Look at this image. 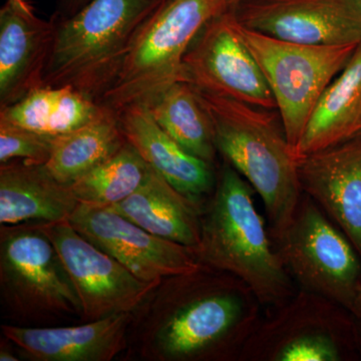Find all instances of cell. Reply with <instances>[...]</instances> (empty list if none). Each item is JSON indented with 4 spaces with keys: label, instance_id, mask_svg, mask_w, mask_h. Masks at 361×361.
<instances>
[{
    "label": "cell",
    "instance_id": "6da1fadb",
    "mask_svg": "<svg viewBox=\"0 0 361 361\" xmlns=\"http://www.w3.org/2000/svg\"><path fill=\"white\" fill-rule=\"evenodd\" d=\"M264 314L248 285L201 264L161 279L133 312L126 360L239 361Z\"/></svg>",
    "mask_w": 361,
    "mask_h": 361
},
{
    "label": "cell",
    "instance_id": "7a4b0ae2",
    "mask_svg": "<svg viewBox=\"0 0 361 361\" xmlns=\"http://www.w3.org/2000/svg\"><path fill=\"white\" fill-rule=\"evenodd\" d=\"M255 190L223 160L212 195L202 207L201 239L195 248L201 264L229 273L250 287L264 311L286 302L298 289L285 269Z\"/></svg>",
    "mask_w": 361,
    "mask_h": 361
},
{
    "label": "cell",
    "instance_id": "3957f363",
    "mask_svg": "<svg viewBox=\"0 0 361 361\" xmlns=\"http://www.w3.org/2000/svg\"><path fill=\"white\" fill-rule=\"evenodd\" d=\"M195 92L212 123L218 154L259 195L271 238H276L290 224L303 194L279 113L205 90Z\"/></svg>",
    "mask_w": 361,
    "mask_h": 361
},
{
    "label": "cell",
    "instance_id": "277c9868",
    "mask_svg": "<svg viewBox=\"0 0 361 361\" xmlns=\"http://www.w3.org/2000/svg\"><path fill=\"white\" fill-rule=\"evenodd\" d=\"M161 0H90L56 26L42 87L71 85L99 101Z\"/></svg>",
    "mask_w": 361,
    "mask_h": 361
},
{
    "label": "cell",
    "instance_id": "5b68a950",
    "mask_svg": "<svg viewBox=\"0 0 361 361\" xmlns=\"http://www.w3.org/2000/svg\"><path fill=\"white\" fill-rule=\"evenodd\" d=\"M0 303L8 324L47 327L84 322L77 291L39 223L0 228Z\"/></svg>",
    "mask_w": 361,
    "mask_h": 361
},
{
    "label": "cell",
    "instance_id": "8992f818",
    "mask_svg": "<svg viewBox=\"0 0 361 361\" xmlns=\"http://www.w3.org/2000/svg\"><path fill=\"white\" fill-rule=\"evenodd\" d=\"M228 7L229 0H161L97 103L118 113L148 104L179 82L190 45L206 23Z\"/></svg>",
    "mask_w": 361,
    "mask_h": 361
},
{
    "label": "cell",
    "instance_id": "52a82bcc",
    "mask_svg": "<svg viewBox=\"0 0 361 361\" xmlns=\"http://www.w3.org/2000/svg\"><path fill=\"white\" fill-rule=\"evenodd\" d=\"M235 26L274 96L287 142L295 157L320 97L344 70L358 44H297L250 30L236 20Z\"/></svg>",
    "mask_w": 361,
    "mask_h": 361
},
{
    "label": "cell",
    "instance_id": "ba28073f",
    "mask_svg": "<svg viewBox=\"0 0 361 361\" xmlns=\"http://www.w3.org/2000/svg\"><path fill=\"white\" fill-rule=\"evenodd\" d=\"M355 323L343 306L298 288L286 302L264 311L239 361L360 360Z\"/></svg>",
    "mask_w": 361,
    "mask_h": 361
},
{
    "label": "cell",
    "instance_id": "9c48e42d",
    "mask_svg": "<svg viewBox=\"0 0 361 361\" xmlns=\"http://www.w3.org/2000/svg\"><path fill=\"white\" fill-rule=\"evenodd\" d=\"M272 241L298 288L353 313L361 278L360 254L310 197L302 194L290 224Z\"/></svg>",
    "mask_w": 361,
    "mask_h": 361
},
{
    "label": "cell",
    "instance_id": "30bf717a",
    "mask_svg": "<svg viewBox=\"0 0 361 361\" xmlns=\"http://www.w3.org/2000/svg\"><path fill=\"white\" fill-rule=\"evenodd\" d=\"M180 80L195 89L277 110L262 71L237 32L229 7L209 20L190 45Z\"/></svg>",
    "mask_w": 361,
    "mask_h": 361
},
{
    "label": "cell",
    "instance_id": "8fae6325",
    "mask_svg": "<svg viewBox=\"0 0 361 361\" xmlns=\"http://www.w3.org/2000/svg\"><path fill=\"white\" fill-rule=\"evenodd\" d=\"M39 224L56 246L77 291L84 322L134 312L158 283L135 277L80 235L70 221Z\"/></svg>",
    "mask_w": 361,
    "mask_h": 361
},
{
    "label": "cell",
    "instance_id": "7c38bea8",
    "mask_svg": "<svg viewBox=\"0 0 361 361\" xmlns=\"http://www.w3.org/2000/svg\"><path fill=\"white\" fill-rule=\"evenodd\" d=\"M229 9L240 25L287 42L361 44V0H242Z\"/></svg>",
    "mask_w": 361,
    "mask_h": 361
},
{
    "label": "cell",
    "instance_id": "4fadbf2b",
    "mask_svg": "<svg viewBox=\"0 0 361 361\" xmlns=\"http://www.w3.org/2000/svg\"><path fill=\"white\" fill-rule=\"evenodd\" d=\"M68 221L142 281L159 282L200 265L193 247L160 238L110 208L78 204Z\"/></svg>",
    "mask_w": 361,
    "mask_h": 361
},
{
    "label": "cell",
    "instance_id": "5bb4252c",
    "mask_svg": "<svg viewBox=\"0 0 361 361\" xmlns=\"http://www.w3.org/2000/svg\"><path fill=\"white\" fill-rule=\"evenodd\" d=\"M303 194L345 234L361 258V135L296 159Z\"/></svg>",
    "mask_w": 361,
    "mask_h": 361
},
{
    "label": "cell",
    "instance_id": "9a60e30c",
    "mask_svg": "<svg viewBox=\"0 0 361 361\" xmlns=\"http://www.w3.org/2000/svg\"><path fill=\"white\" fill-rule=\"evenodd\" d=\"M133 313L92 322L47 327L2 324L1 336L13 342L20 360L111 361L125 353Z\"/></svg>",
    "mask_w": 361,
    "mask_h": 361
},
{
    "label": "cell",
    "instance_id": "2e32d148",
    "mask_svg": "<svg viewBox=\"0 0 361 361\" xmlns=\"http://www.w3.org/2000/svg\"><path fill=\"white\" fill-rule=\"evenodd\" d=\"M116 115L126 140L149 167L180 193L203 207L217 182L215 165L182 148L157 123L146 104H133Z\"/></svg>",
    "mask_w": 361,
    "mask_h": 361
},
{
    "label": "cell",
    "instance_id": "e0dca14e",
    "mask_svg": "<svg viewBox=\"0 0 361 361\" xmlns=\"http://www.w3.org/2000/svg\"><path fill=\"white\" fill-rule=\"evenodd\" d=\"M56 25L8 0L0 11V103H16L42 87Z\"/></svg>",
    "mask_w": 361,
    "mask_h": 361
},
{
    "label": "cell",
    "instance_id": "ac0fdd59",
    "mask_svg": "<svg viewBox=\"0 0 361 361\" xmlns=\"http://www.w3.org/2000/svg\"><path fill=\"white\" fill-rule=\"evenodd\" d=\"M78 202L45 165L13 161L0 165V225L70 219Z\"/></svg>",
    "mask_w": 361,
    "mask_h": 361
},
{
    "label": "cell",
    "instance_id": "d6986e66",
    "mask_svg": "<svg viewBox=\"0 0 361 361\" xmlns=\"http://www.w3.org/2000/svg\"><path fill=\"white\" fill-rule=\"evenodd\" d=\"M110 209L160 238L193 248L200 243L202 207L152 168L137 191Z\"/></svg>",
    "mask_w": 361,
    "mask_h": 361
},
{
    "label": "cell",
    "instance_id": "ffe728a7",
    "mask_svg": "<svg viewBox=\"0 0 361 361\" xmlns=\"http://www.w3.org/2000/svg\"><path fill=\"white\" fill-rule=\"evenodd\" d=\"M361 135V44L344 70L325 89L310 121L295 158Z\"/></svg>",
    "mask_w": 361,
    "mask_h": 361
},
{
    "label": "cell",
    "instance_id": "44dd1931",
    "mask_svg": "<svg viewBox=\"0 0 361 361\" xmlns=\"http://www.w3.org/2000/svg\"><path fill=\"white\" fill-rule=\"evenodd\" d=\"M104 109L71 85L39 87L1 108L0 122L58 139L92 122Z\"/></svg>",
    "mask_w": 361,
    "mask_h": 361
},
{
    "label": "cell",
    "instance_id": "7402d4cb",
    "mask_svg": "<svg viewBox=\"0 0 361 361\" xmlns=\"http://www.w3.org/2000/svg\"><path fill=\"white\" fill-rule=\"evenodd\" d=\"M126 142L118 115L104 106L92 122L56 140L45 167L61 184L71 186Z\"/></svg>",
    "mask_w": 361,
    "mask_h": 361
},
{
    "label": "cell",
    "instance_id": "603a6c76",
    "mask_svg": "<svg viewBox=\"0 0 361 361\" xmlns=\"http://www.w3.org/2000/svg\"><path fill=\"white\" fill-rule=\"evenodd\" d=\"M146 106L157 123L182 148L215 165L218 151L212 123L191 85L176 82Z\"/></svg>",
    "mask_w": 361,
    "mask_h": 361
},
{
    "label": "cell",
    "instance_id": "cb8c5ba5",
    "mask_svg": "<svg viewBox=\"0 0 361 361\" xmlns=\"http://www.w3.org/2000/svg\"><path fill=\"white\" fill-rule=\"evenodd\" d=\"M149 166L127 141L96 168L71 185L78 204L110 208L137 191L148 175Z\"/></svg>",
    "mask_w": 361,
    "mask_h": 361
},
{
    "label": "cell",
    "instance_id": "d4e9b609",
    "mask_svg": "<svg viewBox=\"0 0 361 361\" xmlns=\"http://www.w3.org/2000/svg\"><path fill=\"white\" fill-rule=\"evenodd\" d=\"M56 140L0 122V165L13 161L45 165Z\"/></svg>",
    "mask_w": 361,
    "mask_h": 361
},
{
    "label": "cell",
    "instance_id": "484cf974",
    "mask_svg": "<svg viewBox=\"0 0 361 361\" xmlns=\"http://www.w3.org/2000/svg\"><path fill=\"white\" fill-rule=\"evenodd\" d=\"M20 360L18 350L13 342L1 336L0 342V361H18Z\"/></svg>",
    "mask_w": 361,
    "mask_h": 361
},
{
    "label": "cell",
    "instance_id": "4316f807",
    "mask_svg": "<svg viewBox=\"0 0 361 361\" xmlns=\"http://www.w3.org/2000/svg\"><path fill=\"white\" fill-rule=\"evenodd\" d=\"M353 314L355 318L361 320V278L360 283H358L357 290H356V296L355 304H353Z\"/></svg>",
    "mask_w": 361,
    "mask_h": 361
},
{
    "label": "cell",
    "instance_id": "83f0119b",
    "mask_svg": "<svg viewBox=\"0 0 361 361\" xmlns=\"http://www.w3.org/2000/svg\"><path fill=\"white\" fill-rule=\"evenodd\" d=\"M355 334L356 348H357L358 355L361 360V320L357 318H356Z\"/></svg>",
    "mask_w": 361,
    "mask_h": 361
},
{
    "label": "cell",
    "instance_id": "f1b7e54d",
    "mask_svg": "<svg viewBox=\"0 0 361 361\" xmlns=\"http://www.w3.org/2000/svg\"><path fill=\"white\" fill-rule=\"evenodd\" d=\"M71 4L75 7L85 6L90 0H71Z\"/></svg>",
    "mask_w": 361,
    "mask_h": 361
},
{
    "label": "cell",
    "instance_id": "f546056e",
    "mask_svg": "<svg viewBox=\"0 0 361 361\" xmlns=\"http://www.w3.org/2000/svg\"><path fill=\"white\" fill-rule=\"evenodd\" d=\"M11 1L16 2L18 6L23 7L25 9H32L30 6H28L27 0H11Z\"/></svg>",
    "mask_w": 361,
    "mask_h": 361
},
{
    "label": "cell",
    "instance_id": "4dcf8cb0",
    "mask_svg": "<svg viewBox=\"0 0 361 361\" xmlns=\"http://www.w3.org/2000/svg\"><path fill=\"white\" fill-rule=\"evenodd\" d=\"M242 1V0H229V6L232 4H237V2Z\"/></svg>",
    "mask_w": 361,
    "mask_h": 361
}]
</instances>
